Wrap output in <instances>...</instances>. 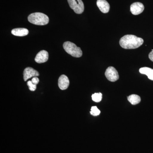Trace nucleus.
<instances>
[{
	"instance_id": "9b49d317",
	"label": "nucleus",
	"mask_w": 153,
	"mask_h": 153,
	"mask_svg": "<svg viewBox=\"0 0 153 153\" xmlns=\"http://www.w3.org/2000/svg\"><path fill=\"white\" fill-rule=\"evenodd\" d=\"M11 33L14 36L23 37L27 36L29 33V31L26 28H16L12 30Z\"/></svg>"
},
{
	"instance_id": "f8f14e48",
	"label": "nucleus",
	"mask_w": 153,
	"mask_h": 153,
	"mask_svg": "<svg viewBox=\"0 0 153 153\" xmlns=\"http://www.w3.org/2000/svg\"><path fill=\"white\" fill-rule=\"evenodd\" d=\"M140 73L148 76L149 79L153 80V69L149 67L141 68L139 70Z\"/></svg>"
},
{
	"instance_id": "dca6fc26",
	"label": "nucleus",
	"mask_w": 153,
	"mask_h": 153,
	"mask_svg": "<svg viewBox=\"0 0 153 153\" xmlns=\"http://www.w3.org/2000/svg\"><path fill=\"white\" fill-rule=\"evenodd\" d=\"M28 87H29V89L31 91H35L36 89V85L33 84L32 82V81L29 80L28 81L27 83Z\"/></svg>"
},
{
	"instance_id": "6e6552de",
	"label": "nucleus",
	"mask_w": 153,
	"mask_h": 153,
	"mask_svg": "<svg viewBox=\"0 0 153 153\" xmlns=\"http://www.w3.org/2000/svg\"><path fill=\"white\" fill-rule=\"evenodd\" d=\"M49 58V54L45 50H41L38 52L35 58V61L39 63H45L47 62Z\"/></svg>"
},
{
	"instance_id": "2eb2a0df",
	"label": "nucleus",
	"mask_w": 153,
	"mask_h": 153,
	"mask_svg": "<svg viewBox=\"0 0 153 153\" xmlns=\"http://www.w3.org/2000/svg\"><path fill=\"white\" fill-rule=\"evenodd\" d=\"M100 111L96 106H92L91 109L90 114L94 116H97L100 114Z\"/></svg>"
},
{
	"instance_id": "f3484780",
	"label": "nucleus",
	"mask_w": 153,
	"mask_h": 153,
	"mask_svg": "<svg viewBox=\"0 0 153 153\" xmlns=\"http://www.w3.org/2000/svg\"><path fill=\"white\" fill-rule=\"evenodd\" d=\"M31 81H32L33 84L37 85V84H38V82H39V79H38V77H37V76H35V77H33L32 78Z\"/></svg>"
},
{
	"instance_id": "0eeeda50",
	"label": "nucleus",
	"mask_w": 153,
	"mask_h": 153,
	"mask_svg": "<svg viewBox=\"0 0 153 153\" xmlns=\"http://www.w3.org/2000/svg\"><path fill=\"white\" fill-rule=\"evenodd\" d=\"M24 79L25 81L32 77L39 76L38 71L31 67H27L24 71Z\"/></svg>"
},
{
	"instance_id": "7ed1b4c3",
	"label": "nucleus",
	"mask_w": 153,
	"mask_h": 153,
	"mask_svg": "<svg viewBox=\"0 0 153 153\" xmlns=\"http://www.w3.org/2000/svg\"><path fill=\"white\" fill-rule=\"evenodd\" d=\"M63 47L65 51L72 57H79L82 56V53L81 49L72 42H65L63 44Z\"/></svg>"
},
{
	"instance_id": "423d86ee",
	"label": "nucleus",
	"mask_w": 153,
	"mask_h": 153,
	"mask_svg": "<svg viewBox=\"0 0 153 153\" xmlns=\"http://www.w3.org/2000/svg\"><path fill=\"white\" fill-rule=\"evenodd\" d=\"M144 10V6L142 3L135 2L131 5L130 11L133 15H139L143 13Z\"/></svg>"
},
{
	"instance_id": "20e7f679",
	"label": "nucleus",
	"mask_w": 153,
	"mask_h": 153,
	"mask_svg": "<svg viewBox=\"0 0 153 153\" xmlns=\"http://www.w3.org/2000/svg\"><path fill=\"white\" fill-rule=\"evenodd\" d=\"M70 8L77 14H82L84 10V4L82 0H67Z\"/></svg>"
},
{
	"instance_id": "ddd939ff",
	"label": "nucleus",
	"mask_w": 153,
	"mask_h": 153,
	"mask_svg": "<svg viewBox=\"0 0 153 153\" xmlns=\"http://www.w3.org/2000/svg\"><path fill=\"white\" fill-rule=\"evenodd\" d=\"M128 100L133 105L138 104L141 101V98L139 96L136 94H131L128 97Z\"/></svg>"
},
{
	"instance_id": "f03ea898",
	"label": "nucleus",
	"mask_w": 153,
	"mask_h": 153,
	"mask_svg": "<svg viewBox=\"0 0 153 153\" xmlns=\"http://www.w3.org/2000/svg\"><path fill=\"white\" fill-rule=\"evenodd\" d=\"M28 21L30 23L37 25H47L49 22V17L41 13H33L29 15Z\"/></svg>"
},
{
	"instance_id": "39448f33",
	"label": "nucleus",
	"mask_w": 153,
	"mask_h": 153,
	"mask_svg": "<svg viewBox=\"0 0 153 153\" xmlns=\"http://www.w3.org/2000/svg\"><path fill=\"white\" fill-rule=\"evenodd\" d=\"M105 74L107 79L111 82L116 81L119 78L117 70L112 66H110L107 68Z\"/></svg>"
},
{
	"instance_id": "9d476101",
	"label": "nucleus",
	"mask_w": 153,
	"mask_h": 153,
	"mask_svg": "<svg viewBox=\"0 0 153 153\" xmlns=\"http://www.w3.org/2000/svg\"><path fill=\"white\" fill-rule=\"evenodd\" d=\"M97 5L102 13H107L109 12L110 5L106 0H97Z\"/></svg>"
},
{
	"instance_id": "4468645a",
	"label": "nucleus",
	"mask_w": 153,
	"mask_h": 153,
	"mask_svg": "<svg viewBox=\"0 0 153 153\" xmlns=\"http://www.w3.org/2000/svg\"><path fill=\"white\" fill-rule=\"evenodd\" d=\"M92 99L95 102H100L102 99V94L101 93H96L92 95Z\"/></svg>"
},
{
	"instance_id": "1a4fd4ad",
	"label": "nucleus",
	"mask_w": 153,
	"mask_h": 153,
	"mask_svg": "<svg viewBox=\"0 0 153 153\" xmlns=\"http://www.w3.org/2000/svg\"><path fill=\"white\" fill-rule=\"evenodd\" d=\"M58 86L61 90H66L69 85V80L66 75L63 74L60 76L58 79Z\"/></svg>"
},
{
	"instance_id": "a211bd4d",
	"label": "nucleus",
	"mask_w": 153,
	"mask_h": 153,
	"mask_svg": "<svg viewBox=\"0 0 153 153\" xmlns=\"http://www.w3.org/2000/svg\"><path fill=\"white\" fill-rule=\"evenodd\" d=\"M149 58L153 62V51H152L149 54Z\"/></svg>"
},
{
	"instance_id": "f257e3e1",
	"label": "nucleus",
	"mask_w": 153,
	"mask_h": 153,
	"mask_svg": "<svg viewBox=\"0 0 153 153\" xmlns=\"http://www.w3.org/2000/svg\"><path fill=\"white\" fill-rule=\"evenodd\" d=\"M142 38L132 35H127L121 38L120 45L125 49H135L140 47L143 43Z\"/></svg>"
}]
</instances>
